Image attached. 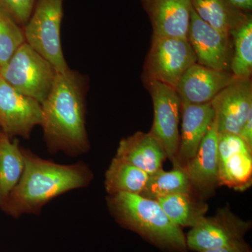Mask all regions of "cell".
Wrapping results in <instances>:
<instances>
[{
    "mask_svg": "<svg viewBox=\"0 0 252 252\" xmlns=\"http://www.w3.org/2000/svg\"><path fill=\"white\" fill-rule=\"evenodd\" d=\"M86 78L70 68L58 73L52 90L41 104L44 140L50 154L77 157L90 149L86 130Z\"/></svg>",
    "mask_w": 252,
    "mask_h": 252,
    "instance_id": "1",
    "label": "cell"
},
{
    "mask_svg": "<svg viewBox=\"0 0 252 252\" xmlns=\"http://www.w3.org/2000/svg\"><path fill=\"white\" fill-rule=\"evenodd\" d=\"M24 171L1 209L10 216L40 215L54 199L90 185L94 174L85 162L63 165L46 160L22 147Z\"/></svg>",
    "mask_w": 252,
    "mask_h": 252,
    "instance_id": "2",
    "label": "cell"
},
{
    "mask_svg": "<svg viewBox=\"0 0 252 252\" xmlns=\"http://www.w3.org/2000/svg\"><path fill=\"white\" fill-rule=\"evenodd\" d=\"M111 215L122 226L135 232L158 248L170 252H187L186 236L157 201L138 194L119 193L107 198Z\"/></svg>",
    "mask_w": 252,
    "mask_h": 252,
    "instance_id": "3",
    "label": "cell"
},
{
    "mask_svg": "<svg viewBox=\"0 0 252 252\" xmlns=\"http://www.w3.org/2000/svg\"><path fill=\"white\" fill-rule=\"evenodd\" d=\"M57 74L47 60L25 42L1 68V77L18 92L42 104Z\"/></svg>",
    "mask_w": 252,
    "mask_h": 252,
    "instance_id": "4",
    "label": "cell"
},
{
    "mask_svg": "<svg viewBox=\"0 0 252 252\" xmlns=\"http://www.w3.org/2000/svg\"><path fill=\"white\" fill-rule=\"evenodd\" d=\"M64 0H37L23 26L26 42L47 60L57 73L69 69L61 42Z\"/></svg>",
    "mask_w": 252,
    "mask_h": 252,
    "instance_id": "5",
    "label": "cell"
},
{
    "mask_svg": "<svg viewBox=\"0 0 252 252\" xmlns=\"http://www.w3.org/2000/svg\"><path fill=\"white\" fill-rule=\"evenodd\" d=\"M196 63L188 39L153 36L145 72L148 81L175 88L184 73Z\"/></svg>",
    "mask_w": 252,
    "mask_h": 252,
    "instance_id": "6",
    "label": "cell"
},
{
    "mask_svg": "<svg viewBox=\"0 0 252 252\" xmlns=\"http://www.w3.org/2000/svg\"><path fill=\"white\" fill-rule=\"evenodd\" d=\"M148 85L154 112L151 134L161 144L173 167H178L181 99L172 86L157 81H148Z\"/></svg>",
    "mask_w": 252,
    "mask_h": 252,
    "instance_id": "7",
    "label": "cell"
},
{
    "mask_svg": "<svg viewBox=\"0 0 252 252\" xmlns=\"http://www.w3.org/2000/svg\"><path fill=\"white\" fill-rule=\"evenodd\" d=\"M251 223L239 218L229 207L220 209L215 216L205 217L186 236L187 249L198 252L225 246L244 240Z\"/></svg>",
    "mask_w": 252,
    "mask_h": 252,
    "instance_id": "8",
    "label": "cell"
},
{
    "mask_svg": "<svg viewBox=\"0 0 252 252\" xmlns=\"http://www.w3.org/2000/svg\"><path fill=\"white\" fill-rule=\"evenodd\" d=\"M42 106L13 89L0 77V127L9 138L28 140L34 127L42 125Z\"/></svg>",
    "mask_w": 252,
    "mask_h": 252,
    "instance_id": "9",
    "label": "cell"
},
{
    "mask_svg": "<svg viewBox=\"0 0 252 252\" xmlns=\"http://www.w3.org/2000/svg\"><path fill=\"white\" fill-rule=\"evenodd\" d=\"M218 122L219 132L238 135L252 113V84L250 79H235L211 102Z\"/></svg>",
    "mask_w": 252,
    "mask_h": 252,
    "instance_id": "10",
    "label": "cell"
},
{
    "mask_svg": "<svg viewBox=\"0 0 252 252\" xmlns=\"http://www.w3.org/2000/svg\"><path fill=\"white\" fill-rule=\"evenodd\" d=\"M233 74L195 63L180 78L175 90L181 103H210L220 91L235 80Z\"/></svg>",
    "mask_w": 252,
    "mask_h": 252,
    "instance_id": "11",
    "label": "cell"
},
{
    "mask_svg": "<svg viewBox=\"0 0 252 252\" xmlns=\"http://www.w3.org/2000/svg\"><path fill=\"white\" fill-rule=\"evenodd\" d=\"M196 63L217 70L228 65V36L204 22L192 9L188 36Z\"/></svg>",
    "mask_w": 252,
    "mask_h": 252,
    "instance_id": "12",
    "label": "cell"
},
{
    "mask_svg": "<svg viewBox=\"0 0 252 252\" xmlns=\"http://www.w3.org/2000/svg\"><path fill=\"white\" fill-rule=\"evenodd\" d=\"M153 28V36L187 39L190 0H141Z\"/></svg>",
    "mask_w": 252,
    "mask_h": 252,
    "instance_id": "13",
    "label": "cell"
},
{
    "mask_svg": "<svg viewBox=\"0 0 252 252\" xmlns=\"http://www.w3.org/2000/svg\"><path fill=\"white\" fill-rule=\"evenodd\" d=\"M218 122L216 115L196 153L184 167L192 188L210 193L219 185Z\"/></svg>",
    "mask_w": 252,
    "mask_h": 252,
    "instance_id": "14",
    "label": "cell"
},
{
    "mask_svg": "<svg viewBox=\"0 0 252 252\" xmlns=\"http://www.w3.org/2000/svg\"><path fill=\"white\" fill-rule=\"evenodd\" d=\"M182 131L177 157V167L184 168L193 158L215 117L211 102L203 104L181 103Z\"/></svg>",
    "mask_w": 252,
    "mask_h": 252,
    "instance_id": "15",
    "label": "cell"
},
{
    "mask_svg": "<svg viewBox=\"0 0 252 252\" xmlns=\"http://www.w3.org/2000/svg\"><path fill=\"white\" fill-rule=\"evenodd\" d=\"M115 157L149 175L162 169L167 158L163 147L154 135L142 132L121 140Z\"/></svg>",
    "mask_w": 252,
    "mask_h": 252,
    "instance_id": "16",
    "label": "cell"
},
{
    "mask_svg": "<svg viewBox=\"0 0 252 252\" xmlns=\"http://www.w3.org/2000/svg\"><path fill=\"white\" fill-rule=\"evenodd\" d=\"M25 160L22 147L1 132L0 135V209L4 207L10 193L21 180Z\"/></svg>",
    "mask_w": 252,
    "mask_h": 252,
    "instance_id": "17",
    "label": "cell"
},
{
    "mask_svg": "<svg viewBox=\"0 0 252 252\" xmlns=\"http://www.w3.org/2000/svg\"><path fill=\"white\" fill-rule=\"evenodd\" d=\"M192 7L200 19L217 31L229 36L248 15L228 0H190Z\"/></svg>",
    "mask_w": 252,
    "mask_h": 252,
    "instance_id": "18",
    "label": "cell"
},
{
    "mask_svg": "<svg viewBox=\"0 0 252 252\" xmlns=\"http://www.w3.org/2000/svg\"><path fill=\"white\" fill-rule=\"evenodd\" d=\"M168 218L181 227L193 228L198 224L208 210L204 202L193 198L191 193H177L156 200Z\"/></svg>",
    "mask_w": 252,
    "mask_h": 252,
    "instance_id": "19",
    "label": "cell"
},
{
    "mask_svg": "<svg viewBox=\"0 0 252 252\" xmlns=\"http://www.w3.org/2000/svg\"><path fill=\"white\" fill-rule=\"evenodd\" d=\"M149 177L140 169L114 157L106 171L104 187L108 195L119 193L140 195Z\"/></svg>",
    "mask_w": 252,
    "mask_h": 252,
    "instance_id": "20",
    "label": "cell"
},
{
    "mask_svg": "<svg viewBox=\"0 0 252 252\" xmlns=\"http://www.w3.org/2000/svg\"><path fill=\"white\" fill-rule=\"evenodd\" d=\"M192 186L185 169L174 167L171 171L162 169L149 175L141 196L157 200L177 193H191Z\"/></svg>",
    "mask_w": 252,
    "mask_h": 252,
    "instance_id": "21",
    "label": "cell"
},
{
    "mask_svg": "<svg viewBox=\"0 0 252 252\" xmlns=\"http://www.w3.org/2000/svg\"><path fill=\"white\" fill-rule=\"evenodd\" d=\"M234 39V54L230 68L235 79H250L252 72V18L248 15L230 32Z\"/></svg>",
    "mask_w": 252,
    "mask_h": 252,
    "instance_id": "22",
    "label": "cell"
},
{
    "mask_svg": "<svg viewBox=\"0 0 252 252\" xmlns=\"http://www.w3.org/2000/svg\"><path fill=\"white\" fill-rule=\"evenodd\" d=\"M252 153H239L219 163V185L245 190L252 185Z\"/></svg>",
    "mask_w": 252,
    "mask_h": 252,
    "instance_id": "23",
    "label": "cell"
},
{
    "mask_svg": "<svg viewBox=\"0 0 252 252\" xmlns=\"http://www.w3.org/2000/svg\"><path fill=\"white\" fill-rule=\"evenodd\" d=\"M26 42L23 28L0 6V66L7 63L16 50Z\"/></svg>",
    "mask_w": 252,
    "mask_h": 252,
    "instance_id": "24",
    "label": "cell"
},
{
    "mask_svg": "<svg viewBox=\"0 0 252 252\" xmlns=\"http://www.w3.org/2000/svg\"><path fill=\"white\" fill-rule=\"evenodd\" d=\"M252 153V149L240 135L230 132H220L218 141L219 163L234 154Z\"/></svg>",
    "mask_w": 252,
    "mask_h": 252,
    "instance_id": "25",
    "label": "cell"
},
{
    "mask_svg": "<svg viewBox=\"0 0 252 252\" xmlns=\"http://www.w3.org/2000/svg\"><path fill=\"white\" fill-rule=\"evenodd\" d=\"M37 0H0V6L6 10L21 26L27 23Z\"/></svg>",
    "mask_w": 252,
    "mask_h": 252,
    "instance_id": "26",
    "label": "cell"
},
{
    "mask_svg": "<svg viewBox=\"0 0 252 252\" xmlns=\"http://www.w3.org/2000/svg\"><path fill=\"white\" fill-rule=\"evenodd\" d=\"M202 252H252V251L248 244L245 243L244 240H241L221 248L212 249V250Z\"/></svg>",
    "mask_w": 252,
    "mask_h": 252,
    "instance_id": "27",
    "label": "cell"
},
{
    "mask_svg": "<svg viewBox=\"0 0 252 252\" xmlns=\"http://www.w3.org/2000/svg\"><path fill=\"white\" fill-rule=\"evenodd\" d=\"M252 149V113L249 115L238 134Z\"/></svg>",
    "mask_w": 252,
    "mask_h": 252,
    "instance_id": "28",
    "label": "cell"
},
{
    "mask_svg": "<svg viewBox=\"0 0 252 252\" xmlns=\"http://www.w3.org/2000/svg\"><path fill=\"white\" fill-rule=\"evenodd\" d=\"M233 6L243 11H250L252 9V0H228Z\"/></svg>",
    "mask_w": 252,
    "mask_h": 252,
    "instance_id": "29",
    "label": "cell"
},
{
    "mask_svg": "<svg viewBox=\"0 0 252 252\" xmlns=\"http://www.w3.org/2000/svg\"><path fill=\"white\" fill-rule=\"evenodd\" d=\"M1 66H0V77H1Z\"/></svg>",
    "mask_w": 252,
    "mask_h": 252,
    "instance_id": "30",
    "label": "cell"
},
{
    "mask_svg": "<svg viewBox=\"0 0 252 252\" xmlns=\"http://www.w3.org/2000/svg\"><path fill=\"white\" fill-rule=\"evenodd\" d=\"M1 132H2V131H1V127H0V135H1Z\"/></svg>",
    "mask_w": 252,
    "mask_h": 252,
    "instance_id": "31",
    "label": "cell"
}]
</instances>
